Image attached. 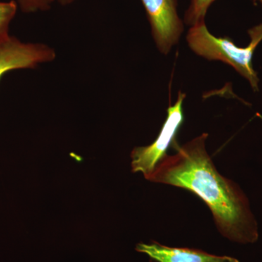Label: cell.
I'll use <instances>...</instances> for the list:
<instances>
[{"mask_svg":"<svg viewBox=\"0 0 262 262\" xmlns=\"http://www.w3.org/2000/svg\"><path fill=\"white\" fill-rule=\"evenodd\" d=\"M208 134H201L187 144L172 146L147 180L182 188L196 194L211 210L215 226L229 241L253 244L258 238V224L249 201L238 184L223 177L206 150Z\"/></svg>","mask_w":262,"mask_h":262,"instance_id":"6da1fadb","label":"cell"},{"mask_svg":"<svg viewBox=\"0 0 262 262\" xmlns=\"http://www.w3.org/2000/svg\"><path fill=\"white\" fill-rule=\"evenodd\" d=\"M251 41L246 47L236 46L229 37H216L209 32L205 20L192 26L188 32L189 48L198 56L221 61L233 67L246 78L254 92L258 91V74L253 67L255 50L262 41V24L248 30Z\"/></svg>","mask_w":262,"mask_h":262,"instance_id":"7a4b0ae2","label":"cell"},{"mask_svg":"<svg viewBox=\"0 0 262 262\" xmlns=\"http://www.w3.org/2000/svg\"><path fill=\"white\" fill-rule=\"evenodd\" d=\"M186 94L179 92L177 101L167 110L166 120L164 122L156 140L146 146H138L131 152V166L134 173L141 172L147 180L155 167L167 154L169 146L177 140V133L184 122L183 103Z\"/></svg>","mask_w":262,"mask_h":262,"instance_id":"3957f363","label":"cell"},{"mask_svg":"<svg viewBox=\"0 0 262 262\" xmlns=\"http://www.w3.org/2000/svg\"><path fill=\"white\" fill-rule=\"evenodd\" d=\"M141 1L145 8L157 47L163 54H168L178 43L184 31L177 10L178 0Z\"/></svg>","mask_w":262,"mask_h":262,"instance_id":"277c9868","label":"cell"},{"mask_svg":"<svg viewBox=\"0 0 262 262\" xmlns=\"http://www.w3.org/2000/svg\"><path fill=\"white\" fill-rule=\"evenodd\" d=\"M54 50L39 43H24L10 35L0 41V81L10 71L36 68L39 63L53 61Z\"/></svg>","mask_w":262,"mask_h":262,"instance_id":"5b68a950","label":"cell"},{"mask_svg":"<svg viewBox=\"0 0 262 262\" xmlns=\"http://www.w3.org/2000/svg\"><path fill=\"white\" fill-rule=\"evenodd\" d=\"M136 250L147 255L151 262H239L229 256H215L194 248L168 247L155 241L138 244Z\"/></svg>","mask_w":262,"mask_h":262,"instance_id":"8992f818","label":"cell"},{"mask_svg":"<svg viewBox=\"0 0 262 262\" xmlns=\"http://www.w3.org/2000/svg\"><path fill=\"white\" fill-rule=\"evenodd\" d=\"M214 1L215 0H191L184 17L186 24L193 26L205 20L207 11Z\"/></svg>","mask_w":262,"mask_h":262,"instance_id":"52a82bcc","label":"cell"},{"mask_svg":"<svg viewBox=\"0 0 262 262\" xmlns=\"http://www.w3.org/2000/svg\"><path fill=\"white\" fill-rule=\"evenodd\" d=\"M18 5L15 1L0 2V41L10 37L9 27L16 14Z\"/></svg>","mask_w":262,"mask_h":262,"instance_id":"ba28073f","label":"cell"},{"mask_svg":"<svg viewBox=\"0 0 262 262\" xmlns=\"http://www.w3.org/2000/svg\"><path fill=\"white\" fill-rule=\"evenodd\" d=\"M55 0H18L20 9L24 13L46 11L51 8Z\"/></svg>","mask_w":262,"mask_h":262,"instance_id":"9c48e42d","label":"cell"},{"mask_svg":"<svg viewBox=\"0 0 262 262\" xmlns=\"http://www.w3.org/2000/svg\"><path fill=\"white\" fill-rule=\"evenodd\" d=\"M57 1L62 5H67L72 4L75 0H57Z\"/></svg>","mask_w":262,"mask_h":262,"instance_id":"30bf717a","label":"cell"},{"mask_svg":"<svg viewBox=\"0 0 262 262\" xmlns=\"http://www.w3.org/2000/svg\"><path fill=\"white\" fill-rule=\"evenodd\" d=\"M253 2H255V3H256V2H258V3H260V4L261 5V6H262V0H253Z\"/></svg>","mask_w":262,"mask_h":262,"instance_id":"8fae6325","label":"cell"}]
</instances>
